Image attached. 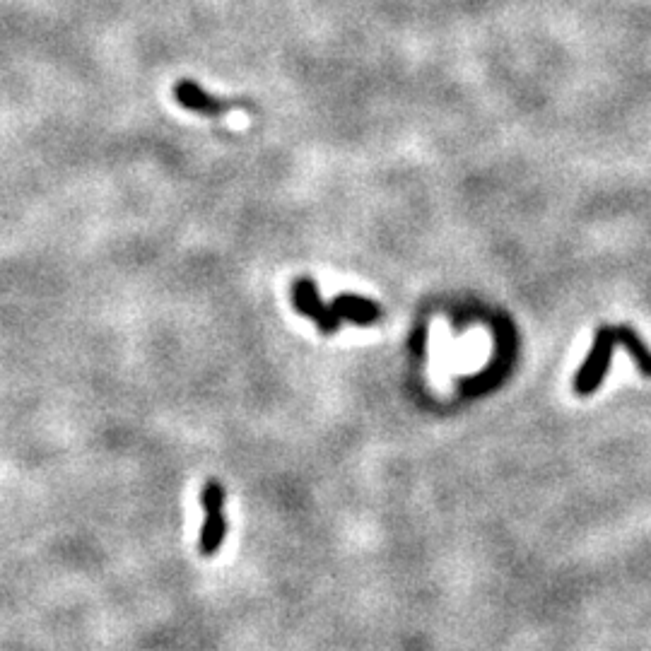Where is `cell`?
<instances>
[{"instance_id":"6da1fadb","label":"cell","mask_w":651,"mask_h":651,"mask_svg":"<svg viewBox=\"0 0 651 651\" xmlns=\"http://www.w3.org/2000/svg\"><path fill=\"white\" fill-rule=\"evenodd\" d=\"M618 343H625V348L630 350L632 357H635L639 372H642L644 377H651V353L647 350V345L637 338V333L632 331V328H625V326L601 328L596 336L594 348H591L589 357H586L582 369H579L577 381H574L577 394L589 396L594 394L598 386H601V381L608 372V362H611L613 348Z\"/></svg>"},{"instance_id":"7a4b0ae2","label":"cell","mask_w":651,"mask_h":651,"mask_svg":"<svg viewBox=\"0 0 651 651\" xmlns=\"http://www.w3.org/2000/svg\"><path fill=\"white\" fill-rule=\"evenodd\" d=\"M205 521L201 529V541H198V550L203 557H213L220 550L222 541L227 536V519L222 514L225 507V488L217 480H208L201 492Z\"/></svg>"},{"instance_id":"3957f363","label":"cell","mask_w":651,"mask_h":651,"mask_svg":"<svg viewBox=\"0 0 651 651\" xmlns=\"http://www.w3.org/2000/svg\"><path fill=\"white\" fill-rule=\"evenodd\" d=\"M295 304H297L299 312L312 316L324 333L338 331L340 316L333 312V307L328 309L326 304L321 302L319 292H316V285L312 283V280H299V283L295 285Z\"/></svg>"},{"instance_id":"277c9868","label":"cell","mask_w":651,"mask_h":651,"mask_svg":"<svg viewBox=\"0 0 651 651\" xmlns=\"http://www.w3.org/2000/svg\"><path fill=\"white\" fill-rule=\"evenodd\" d=\"M174 97H177V102L184 109L196 111V114H205V116H220L234 107L232 102H220V99L210 97L208 92H203L201 87L191 80H181L179 85L174 87Z\"/></svg>"},{"instance_id":"5b68a950","label":"cell","mask_w":651,"mask_h":651,"mask_svg":"<svg viewBox=\"0 0 651 651\" xmlns=\"http://www.w3.org/2000/svg\"><path fill=\"white\" fill-rule=\"evenodd\" d=\"M333 312H336L338 316H343V319L353 321V324H360V326L374 324L381 314L377 304L369 302V299H365V297H355V295L336 297V302H333Z\"/></svg>"}]
</instances>
